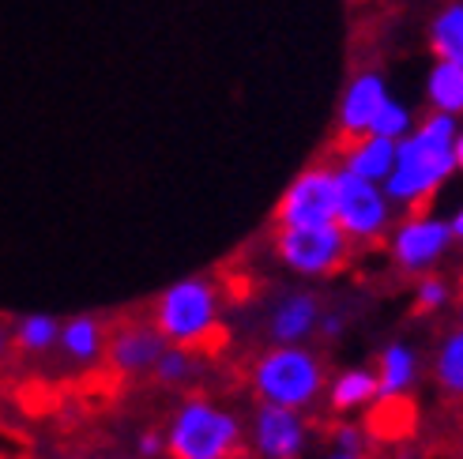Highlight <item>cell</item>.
I'll return each instance as SVG.
<instances>
[{
    "label": "cell",
    "mask_w": 463,
    "mask_h": 459,
    "mask_svg": "<svg viewBox=\"0 0 463 459\" xmlns=\"http://www.w3.org/2000/svg\"><path fill=\"white\" fill-rule=\"evenodd\" d=\"M445 297H449V286L441 279H426L419 286V297H414V305H419V313L426 309H437V305H445Z\"/></svg>",
    "instance_id": "obj_24"
},
{
    "label": "cell",
    "mask_w": 463,
    "mask_h": 459,
    "mask_svg": "<svg viewBox=\"0 0 463 459\" xmlns=\"http://www.w3.org/2000/svg\"><path fill=\"white\" fill-rule=\"evenodd\" d=\"M373 399H377V377L365 373V370H351L332 384V407L335 410H351V407L373 403Z\"/></svg>",
    "instance_id": "obj_19"
},
{
    "label": "cell",
    "mask_w": 463,
    "mask_h": 459,
    "mask_svg": "<svg viewBox=\"0 0 463 459\" xmlns=\"http://www.w3.org/2000/svg\"><path fill=\"white\" fill-rule=\"evenodd\" d=\"M8 342H12V335H8L5 328H0V358H5V354H8Z\"/></svg>",
    "instance_id": "obj_30"
},
{
    "label": "cell",
    "mask_w": 463,
    "mask_h": 459,
    "mask_svg": "<svg viewBox=\"0 0 463 459\" xmlns=\"http://www.w3.org/2000/svg\"><path fill=\"white\" fill-rule=\"evenodd\" d=\"M335 445H339L343 452H358V448H362V433H358L354 426H339V429H335Z\"/></svg>",
    "instance_id": "obj_25"
},
{
    "label": "cell",
    "mask_w": 463,
    "mask_h": 459,
    "mask_svg": "<svg viewBox=\"0 0 463 459\" xmlns=\"http://www.w3.org/2000/svg\"><path fill=\"white\" fill-rule=\"evenodd\" d=\"M452 144H456L452 113H433V117H426L419 125L414 136H403L396 147V166L384 177L388 196L400 203H411L414 211H422V203L441 189V181L456 170Z\"/></svg>",
    "instance_id": "obj_1"
},
{
    "label": "cell",
    "mask_w": 463,
    "mask_h": 459,
    "mask_svg": "<svg viewBox=\"0 0 463 459\" xmlns=\"http://www.w3.org/2000/svg\"><path fill=\"white\" fill-rule=\"evenodd\" d=\"M396 166V140H384V136L365 132L354 144H346V173L365 177V181H384Z\"/></svg>",
    "instance_id": "obj_12"
},
{
    "label": "cell",
    "mask_w": 463,
    "mask_h": 459,
    "mask_svg": "<svg viewBox=\"0 0 463 459\" xmlns=\"http://www.w3.org/2000/svg\"><path fill=\"white\" fill-rule=\"evenodd\" d=\"M57 339H61V324H57L53 316H27L19 324V332H15V342H19L23 351H31V354L50 351Z\"/></svg>",
    "instance_id": "obj_21"
},
{
    "label": "cell",
    "mask_w": 463,
    "mask_h": 459,
    "mask_svg": "<svg viewBox=\"0 0 463 459\" xmlns=\"http://www.w3.org/2000/svg\"><path fill=\"white\" fill-rule=\"evenodd\" d=\"M61 342H64V351L87 361V358H95L102 351V324L95 316H76V320H68V324L61 328Z\"/></svg>",
    "instance_id": "obj_18"
},
{
    "label": "cell",
    "mask_w": 463,
    "mask_h": 459,
    "mask_svg": "<svg viewBox=\"0 0 463 459\" xmlns=\"http://www.w3.org/2000/svg\"><path fill=\"white\" fill-rule=\"evenodd\" d=\"M306 445V433H302V422L290 407H260L257 415V448L264 452V459H298Z\"/></svg>",
    "instance_id": "obj_9"
},
{
    "label": "cell",
    "mask_w": 463,
    "mask_h": 459,
    "mask_svg": "<svg viewBox=\"0 0 463 459\" xmlns=\"http://www.w3.org/2000/svg\"><path fill=\"white\" fill-rule=\"evenodd\" d=\"M328 459H362V452H343V448H339V452H332Z\"/></svg>",
    "instance_id": "obj_31"
},
{
    "label": "cell",
    "mask_w": 463,
    "mask_h": 459,
    "mask_svg": "<svg viewBox=\"0 0 463 459\" xmlns=\"http://www.w3.org/2000/svg\"><path fill=\"white\" fill-rule=\"evenodd\" d=\"M452 241V226L441 219H411L396 238H392V252L403 267H430Z\"/></svg>",
    "instance_id": "obj_8"
},
{
    "label": "cell",
    "mask_w": 463,
    "mask_h": 459,
    "mask_svg": "<svg viewBox=\"0 0 463 459\" xmlns=\"http://www.w3.org/2000/svg\"><path fill=\"white\" fill-rule=\"evenodd\" d=\"M335 222L346 238L369 241L388 226V203L373 181L354 177L339 170V203H335Z\"/></svg>",
    "instance_id": "obj_7"
},
{
    "label": "cell",
    "mask_w": 463,
    "mask_h": 459,
    "mask_svg": "<svg viewBox=\"0 0 463 459\" xmlns=\"http://www.w3.org/2000/svg\"><path fill=\"white\" fill-rule=\"evenodd\" d=\"M279 260L302 275H332L351 257V238L339 230V222L324 226H283L275 238Z\"/></svg>",
    "instance_id": "obj_5"
},
{
    "label": "cell",
    "mask_w": 463,
    "mask_h": 459,
    "mask_svg": "<svg viewBox=\"0 0 463 459\" xmlns=\"http://www.w3.org/2000/svg\"><path fill=\"white\" fill-rule=\"evenodd\" d=\"M430 45L441 61L463 68V5H452L437 15L433 31H430Z\"/></svg>",
    "instance_id": "obj_16"
},
{
    "label": "cell",
    "mask_w": 463,
    "mask_h": 459,
    "mask_svg": "<svg viewBox=\"0 0 463 459\" xmlns=\"http://www.w3.org/2000/svg\"><path fill=\"white\" fill-rule=\"evenodd\" d=\"M238 441H241V426L234 415L215 410L203 399H193L174 418L166 448L174 459H230Z\"/></svg>",
    "instance_id": "obj_2"
},
{
    "label": "cell",
    "mask_w": 463,
    "mask_h": 459,
    "mask_svg": "<svg viewBox=\"0 0 463 459\" xmlns=\"http://www.w3.org/2000/svg\"><path fill=\"white\" fill-rule=\"evenodd\" d=\"M414 380V354L403 342H392L381 354V377H377V396H403Z\"/></svg>",
    "instance_id": "obj_15"
},
{
    "label": "cell",
    "mask_w": 463,
    "mask_h": 459,
    "mask_svg": "<svg viewBox=\"0 0 463 459\" xmlns=\"http://www.w3.org/2000/svg\"><path fill=\"white\" fill-rule=\"evenodd\" d=\"M407 128H411V113H407L400 102H388V98H384V106L377 109V117L369 121V132L384 136V140H403Z\"/></svg>",
    "instance_id": "obj_22"
},
{
    "label": "cell",
    "mask_w": 463,
    "mask_h": 459,
    "mask_svg": "<svg viewBox=\"0 0 463 459\" xmlns=\"http://www.w3.org/2000/svg\"><path fill=\"white\" fill-rule=\"evenodd\" d=\"M452 158H456V166L463 170V132L456 136V144H452Z\"/></svg>",
    "instance_id": "obj_28"
},
{
    "label": "cell",
    "mask_w": 463,
    "mask_h": 459,
    "mask_svg": "<svg viewBox=\"0 0 463 459\" xmlns=\"http://www.w3.org/2000/svg\"><path fill=\"white\" fill-rule=\"evenodd\" d=\"M151 370H155V377L158 380H166V384H177V380H184V377H189L193 370H196V365H193V354L189 351H162V358L151 365Z\"/></svg>",
    "instance_id": "obj_23"
},
{
    "label": "cell",
    "mask_w": 463,
    "mask_h": 459,
    "mask_svg": "<svg viewBox=\"0 0 463 459\" xmlns=\"http://www.w3.org/2000/svg\"><path fill=\"white\" fill-rule=\"evenodd\" d=\"M313 324H317V297L294 294L279 305V313L271 316V339L275 342H294V339H302Z\"/></svg>",
    "instance_id": "obj_14"
},
{
    "label": "cell",
    "mask_w": 463,
    "mask_h": 459,
    "mask_svg": "<svg viewBox=\"0 0 463 459\" xmlns=\"http://www.w3.org/2000/svg\"><path fill=\"white\" fill-rule=\"evenodd\" d=\"M452 234H456V238H463V208H459V215L452 219Z\"/></svg>",
    "instance_id": "obj_29"
},
{
    "label": "cell",
    "mask_w": 463,
    "mask_h": 459,
    "mask_svg": "<svg viewBox=\"0 0 463 459\" xmlns=\"http://www.w3.org/2000/svg\"><path fill=\"white\" fill-rule=\"evenodd\" d=\"M257 392L275 403V407H306L317 399L320 384H324V370L309 351L298 347H275L257 361Z\"/></svg>",
    "instance_id": "obj_3"
},
{
    "label": "cell",
    "mask_w": 463,
    "mask_h": 459,
    "mask_svg": "<svg viewBox=\"0 0 463 459\" xmlns=\"http://www.w3.org/2000/svg\"><path fill=\"white\" fill-rule=\"evenodd\" d=\"M339 328H343V320H339V316H328V320H324V335H328V339H332Z\"/></svg>",
    "instance_id": "obj_27"
},
{
    "label": "cell",
    "mask_w": 463,
    "mask_h": 459,
    "mask_svg": "<svg viewBox=\"0 0 463 459\" xmlns=\"http://www.w3.org/2000/svg\"><path fill=\"white\" fill-rule=\"evenodd\" d=\"M437 384L449 396H463V332L449 335L441 354H437Z\"/></svg>",
    "instance_id": "obj_20"
},
{
    "label": "cell",
    "mask_w": 463,
    "mask_h": 459,
    "mask_svg": "<svg viewBox=\"0 0 463 459\" xmlns=\"http://www.w3.org/2000/svg\"><path fill=\"white\" fill-rule=\"evenodd\" d=\"M162 452V437L158 433H144L140 437V455H158Z\"/></svg>",
    "instance_id": "obj_26"
},
{
    "label": "cell",
    "mask_w": 463,
    "mask_h": 459,
    "mask_svg": "<svg viewBox=\"0 0 463 459\" xmlns=\"http://www.w3.org/2000/svg\"><path fill=\"white\" fill-rule=\"evenodd\" d=\"M162 351H166V339H162L155 324H132L109 342V361L125 373H136V370H151L162 358Z\"/></svg>",
    "instance_id": "obj_11"
},
{
    "label": "cell",
    "mask_w": 463,
    "mask_h": 459,
    "mask_svg": "<svg viewBox=\"0 0 463 459\" xmlns=\"http://www.w3.org/2000/svg\"><path fill=\"white\" fill-rule=\"evenodd\" d=\"M369 433L381 441H400L411 437L414 429V407L407 403V396H381L369 410Z\"/></svg>",
    "instance_id": "obj_13"
},
{
    "label": "cell",
    "mask_w": 463,
    "mask_h": 459,
    "mask_svg": "<svg viewBox=\"0 0 463 459\" xmlns=\"http://www.w3.org/2000/svg\"><path fill=\"white\" fill-rule=\"evenodd\" d=\"M339 203V173L328 166H313L294 177V185L275 203V222L279 226H324L335 222Z\"/></svg>",
    "instance_id": "obj_6"
},
{
    "label": "cell",
    "mask_w": 463,
    "mask_h": 459,
    "mask_svg": "<svg viewBox=\"0 0 463 459\" xmlns=\"http://www.w3.org/2000/svg\"><path fill=\"white\" fill-rule=\"evenodd\" d=\"M155 328L162 339L177 342V347H193L207 332L215 328V290L203 279L177 283L158 297L155 305Z\"/></svg>",
    "instance_id": "obj_4"
},
{
    "label": "cell",
    "mask_w": 463,
    "mask_h": 459,
    "mask_svg": "<svg viewBox=\"0 0 463 459\" xmlns=\"http://www.w3.org/2000/svg\"><path fill=\"white\" fill-rule=\"evenodd\" d=\"M426 90H430V102L437 106V113H459L463 109V68L441 61L430 72Z\"/></svg>",
    "instance_id": "obj_17"
},
{
    "label": "cell",
    "mask_w": 463,
    "mask_h": 459,
    "mask_svg": "<svg viewBox=\"0 0 463 459\" xmlns=\"http://www.w3.org/2000/svg\"><path fill=\"white\" fill-rule=\"evenodd\" d=\"M384 80L377 72H362L351 90L343 98V109H339V125H343V144L358 140V136L369 132V121L377 117V109L384 106Z\"/></svg>",
    "instance_id": "obj_10"
}]
</instances>
